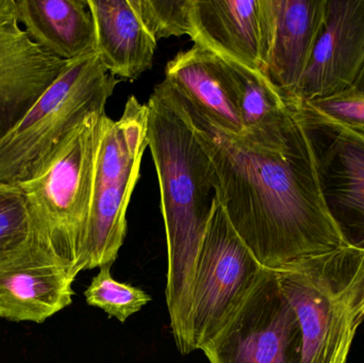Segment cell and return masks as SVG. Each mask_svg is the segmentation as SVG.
<instances>
[{"label": "cell", "mask_w": 364, "mask_h": 363, "mask_svg": "<svg viewBox=\"0 0 364 363\" xmlns=\"http://www.w3.org/2000/svg\"><path fill=\"white\" fill-rule=\"evenodd\" d=\"M174 90L211 160L216 198L261 266L277 270L350 245L325 204L311 139L296 109L278 136H237Z\"/></svg>", "instance_id": "cell-1"}, {"label": "cell", "mask_w": 364, "mask_h": 363, "mask_svg": "<svg viewBox=\"0 0 364 363\" xmlns=\"http://www.w3.org/2000/svg\"><path fill=\"white\" fill-rule=\"evenodd\" d=\"M146 106L147 145L159 180L168 242L166 304L175 342L188 355L191 288L216 200L214 170L166 79L156 85Z\"/></svg>", "instance_id": "cell-2"}, {"label": "cell", "mask_w": 364, "mask_h": 363, "mask_svg": "<svg viewBox=\"0 0 364 363\" xmlns=\"http://www.w3.org/2000/svg\"><path fill=\"white\" fill-rule=\"evenodd\" d=\"M109 117L87 114L15 187L25 198L30 230L44 239L76 278L91 215L98 147Z\"/></svg>", "instance_id": "cell-3"}, {"label": "cell", "mask_w": 364, "mask_h": 363, "mask_svg": "<svg viewBox=\"0 0 364 363\" xmlns=\"http://www.w3.org/2000/svg\"><path fill=\"white\" fill-rule=\"evenodd\" d=\"M275 271L301 324V363H333L364 319V249L348 245Z\"/></svg>", "instance_id": "cell-4"}, {"label": "cell", "mask_w": 364, "mask_h": 363, "mask_svg": "<svg viewBox=\"0 0 364 363\" xmlns=\"http://www.w3.org/2000/svg\"><path fill=\"white\" fill-rule=\"evenodd\" d=\"M117 82L97 53L70 62L21 121L0 136V185L28 180L45 156L81 119L106 111Z\"/></svg>", "instance_id": "cell-5"}, {"label": "cell", "mask_w": 364, "mask_h": 363, "mask_svg": "<svg viewBox=\"0 0 364 363\" xmlns=\"http://www.w3.org/2000/svg\"><path fill=\"white\" fill-rule=\"evenodd\" d=\"M263 268L216 198L191 288L190 353L203 350L224 327L256 285Z\"/></svg>", "instance_id": "cell-6"}, {"label": "cell", "mask_w": 364, "mask_h": 363, "mask_svg": "<svg viewBox=\"0 0 364 363\" xmlns=\"http://www.w3.org/2000/svg\"><path fill=\"white\" fill-rule=\"evenodd\" d=\"M201 351L210 363H301V324L275 270L262 269L247 298Z\"/></svg>", "instance_id": "cell-7"}, {"label": "cell", "mask_w": 364, "mask_h": 363, "mask_svg": "<svg viewBox=\"0 0 364 363\" xmlns=\"http://www.w3.org/2000/svg\"><path fill=\"white\" fill-rule=\"evenodd\" d=\"M147 144L127 128H109L102 134L96 160L91 215L78 272L113 266L125 240L126 213L140 178Z\"/></svg>", "instance_id": "cell-8"}, {"label": "cell", "mask_w": 364, "mask_h": 363, "mask_svg": "<svg viewBox=\"0 0 364 363\" xmlns=\"http://www.w3.org/2000/svg\"><path fill=\"white\" fill-rule=\"evenodd\" d=\"M296 109L311 139L323 198L348 244L364 249V130Z\"/></svg>", "instance_id": "cell-9"}, {"label": "cell", "mask_w": 364, "mask_h": 363, "mask_svg": "<svg viewBox=\"0 0 364 363\" xmlns=\"http://www.w3.org/2000/svg\"><path fill=\"white\" fill-rule=\"evenodd\" d=\"M364 70V0H325L324 15L290 104L352 91Z\"/></svg>", "instance_id": "cell-10"}, {"label": "cell", "mask_w": 364, "mask_h": 363, "mask_svg": "<svg viewBox=\"0 0 364 363\" xmlns=\"http://www.w3.org/2000/svg\"><path fill=\"white\" fill-rule=\"evenodd\" d=\"M74 281L48 243L30 230L25 244L0 261V318L43 323L72 304Z\"/></svg>", "instance_id": "cell-11"}, {"label": "cell", "mask_w": 364, "mask_h": 363, "mask_svg": "<svg viewBox=\"0 0 364 363\" xmlns=\"http://www.w3.org/2000/svg\"><path fill=\"white\" fill-rule=\"evenodd\" d=\"M325 0H258L260 72L287 100L305 72Z\"/></svg>", "instance_id": "cell-12"}, {"label": "cell", "mask_w": 364, "mask_h": 363, "mask_svg": "<svg viewBox=\"0 0 364 363\" xmlns=\"http://www.w3.org/2000/svg\"><path fill=\"white\" fill-rule=\"evenodd\" d=\"M70 62L38 47L19 23L15 0H0V136L21 121Z\"/></svg>", "instance_id": "cell-13"}, {"label": "cell", "mask_w": 364, "mask_h": 363, "mask_svg": "<svg viewBox=\"0 0 364 363\" xmlns=\"http://www.w3.org/2000/svg\"><path fill=\"white\" fill-rule=\"evenodd\" d=\"M188 18L195 45L260 70L258 0H191Z\"/></svg>", "instance_id": "cell-14"}, {"label": "cell", "mask_w": 364, "mask_h": 363, "mask_svg": "<svg viewBox=\"0 0 364 363\" xmlns=\"http://www.w3.org/2000/svg\"><path fill=\"white\" fill-rule=\"evenodd\" d=\"M96 31V53L110 74L136 80L153 66L157 42L129 0H87Z\"/></svg>", "instance_id": "cell-15"}, {"label": "cell", "mask_w": 364, "mask_h": 363, "mask_svg": "<svg viewBox=\"0 0 364 363\" xmlns=\"http://www.w3.org/2000/svg\"><path fill=\"white\" fill-rule=\"evenodd\" d=\"M21 28L38 47L64 61L96 53L87 0H15Z\"/></svg>", "instance_id": "cell-16"}, {"label": "cell", "mask_w": 364, "mask_h": 363, "mask_svg": "<svg viewBox=\"0 0 364 363\" xmlns=\"http://www.w3.org/2000/svg\"><path fill=\"white\" fill-rule=\"evenodd\" d=\"M166 80L222 129L243 134L237 97L218 55L194 44L168 62Z\"/></svg>", "instance_id": "cell-17"}, {"label": "cell", "mask_w": 364, "mask_h": 363, "mask_svg": "<svg viewBox=\"0 0 364 363\" xmlns=\"http://www.w3.org/2000/svg\"><path fill=\"white\" fill-rule=\"evenodd\" d=\"M220 60L237 97L243 134L273 136L284 131L294 117L288 100L260 70H250L224 58Z\"/></svg>", "instance_id": "cell-18"}, {"label": "cell", "mask_w": 364, "mask_h": 363, "mask_svg": "<svg viewBox=\"0 0 364 363\" xmlns=\"http://www.w3.org/2000/svg\"><path fill=\"white\" fill-rule=\"evenodd\" d=\"M111 266L110 264L100 266V273L85 290V300L90 306L102 309L109 317L125 323L128 318L149 304L151 298L139 288L113 279Z\"/></svg>", "instance_id": "cell-19"}, {"label": "cell", "mask_w": 364, "mask_h": 363, "mask_svg": "<svg viewBox=\"0 0 364 363\" xmlns=\"http://www.w3.org/2000/svg\"><path fill=\"white\" fill-rule=\"evenodd\" d=\"M156 42L181 36L190 29L191 0H129Z\"/></svg>", "instance_id": "cell-20"}, {"label": "cell", "mask_w": 364, "mask_h": 363, "mask_svg": "<svg viewBox=\"0 0 364 363\" xmlns=\"http://www.w3.org/2000/svg\"><path fill=\"white\" fill-rule=\"evenodd\" d=\"M30 234L25 198L15 185H0V261L21 249Z\"/></svg>", "instance_id": "cell-21"}, {"label": "cell", "mask_w": 364, "mask_h": 363, "mask_svg": "<svg viewBox=\"0 0 364 363\" xmlns=\"http://www.w3.org/2000/svg\"><path fill=\"white\" fill-rule=\"evenodd\" d=\"M291 106L318 119L364 130V95L354 92Z\"/></svg>", "instance_id": "cell-22"}, {"label": "cell", "mask_w": 364, "mask_h": 363, "mask_svg": "<svg viewBox=\"0 0 364 363\" xmlns=\"http://www.w3.org/2000/svg\"><path fill=\"white\" fill-rule=\"evenodd\" d=\"M353 343L346 345L341 351L338 353L337 357L335 358L333 363H348V355H350V349H352Z\"/></svg>", "instance_id": "cell-23"}, {"label": "cell", "mask_w": 364, "mask_h": 363, "mask_svg": "<svg viewBox=\"0 0 364 363\" xmlns=\"http://www.w3.org/2000/svg\"><path fill=\"white\" fill-rule=\"evenodd\" d=\"M350 92H354V93L364 95V70L363 74H361L360 78L357 81L356 85H355V87H353V90Z\"/></svg>", "instance_id": "cell-24"}, {"label": "cell", "mask_w": 364, "mask_h": 363, "mask_svg": "<svg viewBox=\"0 0 364 363\" xmlns=\"http://www.w3.org/2000/svg\"></svg>", "instance_id": "cell-25"}]
</instances>
